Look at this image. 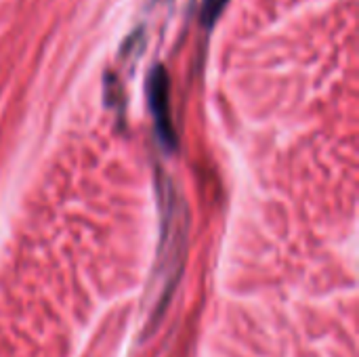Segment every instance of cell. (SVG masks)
Here are the masks:
<instances>
[{
  "label": "cell",
  "mask_w": 359,
  "mask_h": 357,
  "mask_svg": "<svg viewBox=\"0 0 359 357\" xmlns=\"http://www.w3.org/2000/svg\"><path fill=\"white\" fill-rule=\"evenodd\" d=\"M158 198H160V213H162V238L158 248V299L166 301L168 292L177 280V274L181 269L183 252H185V238H187V206L179 191L175 189L172 181L168 177H162L158 185Z\"/></svg>",
  "instance_id": "6da1fadb"
},
{
  "label": "cell",
  "mask_w": 359,
  "mask_h": 357,
  "mask_svg": "<svg viewBox=\"0 0 359 357\" xmlns=\"http://www.w3.org/2000/svg\"><path fill=\"white\" fill-rule=\"evenodd\" d=\"M147 99H149V109L154 114V122H156L160 143L166 149H175L177 147V133H175V126H172L168 76H166L164 67H154V72L149 74Z\"/></svg>",
  "instance_id": "7a4b0ae2"
}]
</instances>
